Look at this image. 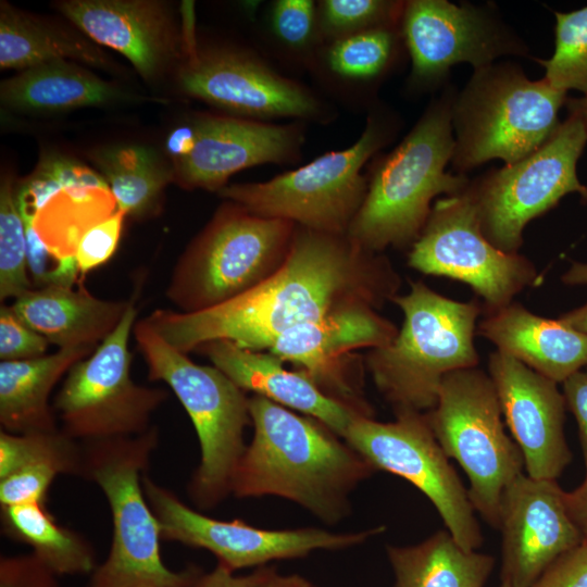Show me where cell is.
Here are the masks:
<instances>
[{
    "label": "cell",
    "mask_w": 587,
    "mask_h": 587,
    "mask_svg": "<svg viewBox=\"0 0 587 587\" xmlns=\"http://www.w3.org/2000/svg\"><path fill=\"white\" fill-rule=\"evenodd\" d=\"M400 286L399 274L380 253L348 235L297 225L284 265L255 288L201 312L158 309L145 320L187 354L217 340L267 351L287 330L333 311L360 304L378 309Z\"/></svg>",
    "instance_id": "1"
},
{
    "label": "cell",
    "mask_w": 587,
    "mask_h": 587,
    "mask_svg": "<svg viewBox=\"0 0 587 587\" xmlns=\"http://www.w3.org/2000/svg\"><path fill=\"white\" fill-rule=\"evenodd\" d=\"M253 437L230 484L237 498L276 496L335 525L351 510L350 495L376 470L317 420L264 397H249Z\"/></svg>",
    "instance_id": "2"
},
{
    "label": "cell",
    "mask_w": 587,
    "mask_h": 587,
    "mask_svg": "<svg viewBox=\"0 0 587 587\" xmlns=\"http://www.w3.org/2000/svg\"><path fill=\"white\" fill-rule=\"evenodd\" d=\"M451 99L433 103L400 145L376 165L348 237L366 250L411 247L438 195L453 196L470 182L446 172L454 152Z\"/></svg>",
    "instance_id": "3"
},
{
    "label": "cell",
    "mask_w": 587,
    "mask_h": 587,
    "mask_svg": "<svg viewBox=\"0 0 587 587\" xmlns=\"http://www.w3.org/2000/svg\"><path fill=\"white\" fill-rule=\"evenodd\" d=\"M391 301L403 312V324L389 345L369 352L365 363L395 413H425L435 407L447 374L477 367L474 333L484 305L447 298L421 280Z\"/></svg>",
    "instance_id": "4"
},
{
    "label": "cell",
    "mask_w": 587,
    "mask_h": 587,
    "mask_svg": "<svg viewBox=\"0 0 587 587\" xmlns=\"http://www.w3.org/2000/svg\"><path fill=\"white\" fill-rule=\"evenodd\" d=\"M159 444V430L83 444L82 478L108 500L113 525L107 559L91 573L89 587H191L198 567L168 569L161 555V530L145 496L142 476Z\"/></svg>",
    "instance_id": "5"
},
{
    "label": "cell",
    "mask_w": 587,
    "mask_h": 587,
    "mask_svg": "<svg viewBox=\"0 0 587 587\" xmlns=\"http://www.w3.org/2000/svg\"><path fill=\"white\" fill-rule=\"evenodd\" d=\"M133 334L150 380L168 386L190 417L200 445V463L187 492L200 510H209L230 495L237 463L251 424L249 397L214 365H199L166 342L142 319Z\"/></svg>",
    "instance_id": "6"
},
{
    "label": "cell",
    "mask_w": 587,
    "mask_h": 587,
    "mask_svg": "<svg viewBox=\"0 0 587 587\" xmlns=\"http://www.w3.org/2000/svg\"><path fill=\"white\" fill-rule=\"evenodd\" d=\"M296 228L226 201L177 259L166 298L178 312L197 313L246 294L284 265Z\"/></svg>",
    "instance_id": "7"
},
{
    "label": "cell",
    "mask_w": 587,
    "mask_h": 587,
    "mask_svg": "<svg viewBox=\"0 0 587 587\" xmlns=\"http://www.w3.org/2000/svg\"><path fill=\"white\" fill-rule=\"evenodd\" d=\"M566 93L521 68L491 64L475 70L452 104L454 166L463 172L492 159L505 165L528 157L559 128Z\"/></svg>",
    "instance_id": "8"
},
{
    "label": "cell",
    "mask_w": 587,
    "mask_h": 587,
    "mask_svg": "<svg viewBox=\"0 0 587 587\" xmlns=\"http://www.w3.org/2000/svg\"><path fill=\"white\" fill-rule=\"evenodd\" d=\"M426 415L446 455L466 474L474 510L498 529L502 494L524 473V460L504 430L489 374L477 367L447 374L437 402Z\"/></svg>",
    "instance_id": "9"
},
{
    "label": "cell",
    "mask_w": 587,
    "mask_h": 587,
    "mask_svg": "<svg viewBox=\"0 0 587 587\" xmlns=\"http://www.w3.org/2000/svg\"><path fill=\"white\" fill-rule=\"evenodd\" d=\"M391 133L379 116H370L350 147L322 154L270 180L226 185L217 195L249 212L317 232L347 235L367 190L361 171Z\"/></svg>",
    "instance_id": "10"
},
{
    "label": "cell",
    "mask_w": 587,
    "mask_h": 587,
    "mask_svg": "<svg viewBox=\"0 0 587 587\" xmlns=\"http://www.w3.org/2000/svg\"><path fill=\"white\" fill-rule=\"evenodd\" d=\"M135 300L133 295L116 328L70 369L53 398L60 429L80 444L146 433L152 414L168 398L167 390L136 384L130 376Z\"/></svg>",
    "instance_id": "11"
},
{
    "label": "cell",
    "mask_w": 587,
    "mask_h": 587,
    "mask_svg": "<svg viewBox=\"0 0 587 587\" xmlns=\"http://www.w3.org/2000/svg\"><path fill=\"white\" fill-rule=\"evenodd\" d=\"M587 142V132L575 113L555 133L523 160L469 184L482 230L498 249L519 253L523 230L533 218L558 204L571 192L587 202V186L577 176V162Z\"/></svg>",
    "instance_id": "12"
},
{
    "label": "cell",
    "mask_w": 587,
    "mask_h": 587,
    "mask_svg": "<svg viewBox=\"0 0 587 587\" xmlns=\"http://www.w3.org/2000/svg\"><path fill=\"white\" fill-rule=\"evenodd\" d=\"M344 440L376 471L395 474L426 496L463 549L482 546L483 534L467 489L438 444L426 412H397L392 422L358 415Z\"/></svg>",
    "instance_id": "13"
},
{
    "label": "cell",
    "mask_w": 587,
    "mask_h": 587,
    "mask_svg": "<svg viewBox=\"0 0 587 587\" xmlns=\"http://www.w3.org/2000/svg\"><path fill=\"white\" fill-rule=\"evenodd\" d=\"M467 187L436 201L408 264L469 285L482 298L484 312H490L513 302L539 275L527 258L501 251L486 238Z\"/></svg>",
    "instance_id": "14"
},
{
    "label": "cell",
    "mask_w": 587,
    "mask_h": 587,
    "mask_svg": "<svg viewBox=\"0 0 587 587\" xmlns=\"http://www.w3.org/2000/svg\"><path fill=\"white\" fill-rule=\"evenodd\" d=\"M145 496L154 513L162 540L204 549L233 572L276 561L303 558L319 550H344L384 532V526L354 533L319 527L267 529L242 520H217L184 503L172 490L142 476Z\"/></svg>",
    "instance_id": "15"
},
{
    "label": "cell",
    "mask_w": 587,
    "mask_h": 587,
    "mask_svg": "<svg viewBox=\"0 0 587 587\" xmlns=\"http://www.w3.org/2000/svg\"><path fill=\"white\" fill-rule=\"evenodd\" d=\"M398 330L375 308L351 305L287 330L267 351L298 366L327 396L360 415L373 417L361 382L351 376L350 353L385 347Z\"/></svg>",
    "instance_id": "16"
},
{
    "label": "cell",
    "mask_w": 587,
    "mask_h": 587,
    "mask_svg": "<svg viewBox=\"0 0 587 587\" xmlns=\"http://www.w3.org/2000/svg\"><path fill=\"white\" fill-rule=\"evenodd\" d=\"M400 22L412 78L420 85L439 83L461 62L479 70L500 55L526 51L502 25L471 4L412 0L404 2Z\"/></svg>",
    "instance_id": "17"
},
{
    "label": "cell",
    "mask_w": 587,
    "mask_h": 587,
    "mask_svg": "<svg viewBox=\"0 0 587 587\" xmlns=\"http://www.w3.org/2000/svg\"><path fill=\"white\" fill-rule=\"evenodd\" d=\"M178 85L190 97L251 120L316 118L323 113L304 87L236 50L193 51L178 71Z\"/></svg>",
    "instance_id": "18"
},
{
    "label": "cell",
    "mask_w": 587,
    "mask_h": 587,
    "mask_svg": "<svg viewBox=\"0 0 587 587\" xmlns=\"http://www.w3.org/2000/svg\"><path fill=\"white\" fill-rule=\"evenodd\" d=\"M553 479L521 474L503 491L499 509L501 582L532 587L558 558L583 541Z\"/></svg>",
    "instance_id": "19"
},
{
    "label": "cell",
    "mask_w": 587,
    "mask_h": 587,
    "mask_svg": "<svg viewBox=\"0 0 587 587\" xmlns=\"http://www.w3.org/2000/svg\"><path fill=\"white\" fill-rule=\"evenodd\" d=\"M488 374L526 474L557 480L572 461L564 433L566 405L557 383L498 350L489 355Z\"/></svg>",
    "instance_id": "20"
},
{
    "label": "cell",
    "mask_w": 587,
    "mask_h": 587,
    "mask_svg": "<svg viewBox=\"0 0 587 587\" xmlns=\"http://www.w3.org/2000/svg\"><path fill=\"white\" fill-rule=\"evenodd\" d=\"M189 125L190 146L173 160L174 180L186 189L217 192L245 168L292 161L302 145L301 128L294 124L205 114Z\"/></svg>",
    "instance_id": "21"
},
{
    "label": "cell",
    "mask_w": 587,
    "mask_h": 587,
    "mask_svg": "<svg viewBox=\"0 0 587 587\" xmlns=\"http://www.w3.org/2000/svg\"><path fill=\"white\" fill-rule=\"evenodd\" d=\"M82 34L125 57L146 80L174 59L178 40L171 12L155 0H64L55 4Z\"/></svg>",
    "instance_id": "22"
},
{
    "label": "cell",
    "mask_w": 587,
    "mask_h": 587,
    "mask_svg": "<svg viewBox=\"0 0 587 587\" xmlns=\"http://www.w3.org/2000/svg\"><path fill=\"white\" fill-rule=\"evenodd\" d=\"M195 351L204 354L245 392L311 416L342 439L352 420L360 415L323 392L303 372L287 370L270 351L242 349L224 340L207 342Z\"/></svg>",
    "instance_id": "23"
},
{
    "label": "cell",
    "mask_w": 587,
    "mask_h": 587,
    "mask_svg": "<svg viewBox=\"0 0 587 587\" xmlns=\"http://www.w3.org/2000/svg\"><path fill=\"white\" fill-rule=\"evenodd\" d=\"M477 327L498 351L557 384L587 366V335L559 320L536 315L520 303L485 312Z\"/></svg>",
    "instance_id": "24"
},
{
    "label": "cell",
    "mask_w": 587,
    "mask_h": 587,
    "mask_svg": "<svg viewBox=\"0 0 587 587\" xmlns=\"http://www.w3.org/2000/svg\"><path fill=\"white\" fill-rule=\"evenodd\" d=\"M129 300H107L84 288H33L11 304L15 314L50 345L97 348L120 324Z\"/></svg>",
    "instance_id": "25"
},
{
    "label": "cell",
    "mask_w": 587,
    "mask_h": 587,
    "mask_svg": "<svg viewBox=\"0 0 587 587\" xmlns=\"http://www.w3.org/2000/svg\"><path fill=\"white\" fill-rule=\"evenodd\" d=\"M95 348L58 349L42 357L0 362V424L11 434L60 429L50 395L70 369Z\"/></svg>",
    "instance_id": "26"
},
{
    "label": "cell",
    "mask_w": 587,
    "mask_h": 587,
    "mask_svg": "<svg viewBox=\"0 0 587 587\" xmlns=\"http://www.w3.org/2000/svg\"><path fill=\"white\" fill-rule=\"evenodd\" d=\"M129 96L78 63L54 61L2 80L0 100L23 112H60L104 105Z\"/></svg>",
    "instance_id": "27"
},
{
    "label": "cell",
    "mask_w": 587,
    "mask_h": 587,
    "mask_svg": "<svg viewBox=\"0 0 587 587\" xmlns=\"http://www.w3.org/2000/svg\"><path fill=\"white\" fill-rule=\"evenodd\" d=\"M54 61L102 70L114 67L108 54L84 34L67 30L1 1L0 68L20 72Z\"/></svg>",
    "instance_id": "28"
},
{
    "label": "cell",
    "mask_w": 587,
    "mask_h": 587,
    "mask_svg": "<svg viewBox=\"0 0 587 587\" xmlns=\"http://www.w3.org/2000/svg\"><path fill=\"white\" fill-rule=\"evenodd\" d=\"M392 587H485L495 559L463 549L447 529L412 546H387Z\"/></svg>",
    "instance_id": "29"
},
{
    "label": "cell",
    "mask_w": 587,
    "mask_h": 587,
    "mask_svg": "<svg viewBox=\"0 0 587 587\" xmlns=\"http://www.w3.org/2000/svg\"><path fill=\"white\" fill-rule=\"evenodd\" d=\"M91 159L117 210L137 220L160 211L164 189L174 180V170L158 151L146 145L117 143L93 151Z\"/></svg>",
    "instance_id": "30"
},
{
    "label": "cell",
    "mask_w": 587,
    "mask_h": 587,
    "mask_svg": "<svg viewBox=\"0 0 587 587\" xmlns=\"http://www.w3.org/2000/svg\"><path fill=\"white\" fill-rule=\"evenodd\" d=\"M2 533L32 547L33 553L54 575L92 573L96 554L82 534L60 525L46 503L1 507Z\"/></svg>",
    "instance_id": "31"
},
{
    "label": "cell",
    "mask_w": 587,
    "mask_h": 587,
    "mask_svg": "<svg viewBox=\"0 0 587 587\" xmlns=\"http://www.w3.org/2000/svg\"><path fill=\"white\" fill-rule=\"evenodd\" d=\"M35 464H50L60 474L82 477L83 444L61 429L55 432L11 434L0 432V479Z\"/></svg>",
    "instance_id": "32"
},
{
    "label": "cell",
    "mask_w": 587,
    "mask_h": 587,
    "mask_svg": "<svg viewBox=\"0 0 587 587\" xmlns=\"http://www.w3.org/2000/svg\"><path fill=\"white\" fill-rule=\"evenodd\" d=\"M395 26L377 27L333 40L326 65L337 77L366 82L384 74L396 55Z\"/></svg>",
    "instance_id": "33"
},
{
    "label": "cell",
    "mask_w": 587,
    "mask_h": 587,
    "mask_svg": "<svg viewBox=\"0 0 587 587\" xmlns=\"http://www.w3.org/2000/svg\"><path fill=\"white\" fill-rule=\"evenodd\" d=\"M554 52L537 60L546 71L544 79L565 93L575 89L587 96V7L554 12Z\"/></svg>",
    "instance_id": "34"
},
{
    "label": "cell",
    "mask_w": 587,
    "mask_h": 587,
    "mask_svg": "<svg viewBox=\"0 0 587 587\" xmlns=\"http://www.w3.org/2000/svg\"><path fill=\"white\" fill-rule=\"evenodd\" d=\"M30 289L24 223L12 177L5 175L0 186V300H15Z\"/></svg>",
    "instance_id": "35"
},
{
    "label": "cell",
    "mask_w": 587,
    "mask_h": 587,
    "mask_svg": "<svg viewBox=\"0 0 587 587\" xmlns=\"http://www.w3.org/2000/svg\"><path fill=\"white\" fill-rule=\"evenodd\" d=\"M71 188L109 190L98 173L63 157H49L16 189V199L24 223H33L42 205L54 195Z\"/></svg>",
    "instance_id": "36"
},
{
    "label": "cell",
    "mask_w": 587,
    "mask_h": 587,
    "mask_svg": "<svg viewBox=\"0 0 587 587\" xmlns=\"http://www.w3.org/2000/svg\"><path fill=\"white\" fill-rule=\"evenodd\" d=\"M404 2L383 0H324L317 9V27L335 39L363 30L396 26Z\"/></svg>",
    "instance_id": "37"
},
{
    "label": "cell",
    "mask_w": 587,
    "mask_h": 587,
    "mask_svg": "<svg viewBox=\"0 0 587 587\" xmlns=\"http://www.w3.org/2000/svg\"><path fill=\"white\" fill-rule=\"evenodd\" d=\"M126 214L116 210L114 213L86 228L74 250L79 274L103 265L116 251Z\"/></svg>",
    "instance_id": "38"
},
{
    "label": "cell",
    "mask_w": 587,
    "mask_h": 587,
    "mask_svg": "<svg viewBox=\"0 0 587 587\" xmlns=\"http://www.w3.org/2000/svg\"><path fill=\"white\" fill-rule=\"evenodd\" d=\"M271 27L276 38L290 48H304L317 27V11L311 0H278L271 11Z\"/></svg>",
    "instance_id": "39"
},
{
    "label": "cell",
    "mask_w": 587,
    "mask_h": 587,
    "mask_svg": "<svg viewBox=\"0 0 587 587\" xmlns=\"http://www.w3.org/2000/svg\"><path fill=\"white\" fill-rule=\"evenodd\" d=\"M60 472L50 464H35L0 479V505L46 503L49 488Z\"/></svg>",
    "instance_id": "40"
},
{
    "label": "cell",
    "mask_w": 587,
    "mask_h": 587,
    "mask_svg": "<svg viewBox=\"0 0 587 587\" xmlns=\"http://www.w3.org/2000/svg\"><path fill=\"white\" fill-rule=\"evenodd\" d=\"M50 342L26 325L11 305L0 308L1 361L29 360L47 354Z\"/></svg>",
    "instance_id": "41"
},
{
    "label": "cell",
    "mask_w": 587,
    "mask_h": 587,
    "mask_svg": "<svg viewBox=\"0 0 587 587\" xmlns=\"http://www.w3.org/2000/svg\"><path fill=\"white\" fill-rule=\"evenodd\" d=\"M54 576L33 552L1 557L0 587H58Z\"/></svg>",
    "instance_id": "42"
},
{
    "label": "cell",
    "mask_w": 587,
    "mask_h": 587,
    "mask_svg": "<svg viewBox=\"0 0 587 587\" xmlns=\"http://www.w3.org/2000/svg\"><path fill=\"white\" fill-rule=\"evenodd\" d=\"M532 587H587V544L558 558Z\"/></svg>",
    "instance_id": "43"
},
{
    "label": "cell",
    "mask_w": 587,
    "mask_h": 587,
    "mask_svg": "<svg viewBox=\"0 0 587 587\" xmlns=\"http://www.w3.org/2000/svg\"><path fill=\"white\" fill-rule=\"evenodd\" d=\"M562 385L566 409L577 423L587 479V366L571 375Z\"/></svg>",
    "instance_id": "44"
},
{
    "label": "cell",
    "mask_w": 587,
    "mask_h": 587,
    "mask_svg": "<svg viewBox=\"0 0 587 587\" xmlns=\"http://www.w3.org/2000/svg\"><path fill=\"white\" fill-rule=\"evenodd\" d=\"M276 573L272 566H261L247 575H235L218 563L211 572L201 574L191 587H263Z\"/></svg>",
    "instance_id": "45"
},
{
    "label": "cell",
    "mask_w": 587,
    "mask_h": 587,
    "mask_svg": "<svg viewBox=\"0 0 587 587\" xmlns=\"http://www.w3.org/2000/svg\"><path fill=\"white\" fill-rule=\"evenodd\" d=\"M569 515L577 528L582 541L587 544V479L572 491L564 494Z\"/></svg>",
    "instance_id": "46"
},
{
    "label": "cell",
    "mask_w": 587,
    "mask_h": 587,
    "mask_svg": "<svg viewBox=\"0 0 587 587\" xmlns=\"http://www.w3.org/2000/svg\"><path fill=\"white\" fill-rule=\"evenodd\" d=\"M558 320L563 324L587 335V303L563 313Z\"/></svg>",
    "instance_id": "47"
},
{
    "label": "cell",
    "mask_w": 587,
    "mask_h": 587,
    "mask_svg": "<svg viewBox=\"0 0 587 587\" xmlns=\"http://www.w3.org/2000/svg\"><path fill=\"white\" fill-rule=\"evenodd\" d=\"M313 585L298 574L280 575L277 572L263 587H312Z\"/></svg>",
    "instance_id": "48"
},
{
    "label": "cell",
    "mask_w": 587,
    "mask_h": 587,
    "mask_svg": "<svg viewBox=\"0 0 587 587\" xmlns=\"http://www.w3.org/2000/svg\"><path fill=\"white\" fill-rule=\"evenodd\" d=\"M561 279L565 285H587V263L572 262Z\"/></svg>",
    "instance_id": "49"
},
{
    "label": "cell",
    "mask_w": 587,
    "mask_h": 587,
    "mask_svg": "<svg viewBox=\"0 0 587 587\" xmlns=\"http://www.w3.org/2000/svg\"><path fill=\"white\" fill-rule=\"evenodd\" d=\"M565 105L569 113H575L582 118L587 132V96H583L582 98H567Z\"/></svg>",
    "instance_id": "50"
},
{
    "label": "cell",
    "mask_w": 587,
    "mask_h": 587,
    "mask_svg": "<svg viewBox=\"0 0 587 587\" xmlns=\"http://www.w3.org/2000/svg\"><path fill=\"white\" fill-rule=\"evenodd\" d=\"M500 587H511V586L508 585L507 583H502V582H501Z\"/></svg>",
    "instance_id": "51"
},
{
    "label": "cell",
    "mask_w": 587,
    "mask_h": 587,
    "mask_svg": "<svg viewBox=\"0 0 587 587\" xmlns=\"http://www.w3.org/2000/svg\"><path fill=\"white\" fill-rule=\"evenodd\" d=\"M312 587H314V586H312Z\"/></svg>",
    "instance_id": "52"
}]
</instances>
